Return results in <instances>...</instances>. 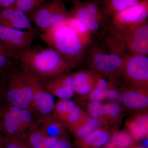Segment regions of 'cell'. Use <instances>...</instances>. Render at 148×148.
<instances>
[{
  "label": "cell",
  "mask_w": 148,
  "mask_h": 148,
  "mask_svg": "<svg viewBox=\"0 0 148 148\" xmlns=\"http://www.w3.org/2000/svg\"><path fill=\"white\" fill-rule=\"evenodd\" d=\"M41 82L48 92L59 99L70 100L75 95L71 72Z\"/></svg>",
  "instance_id": "obj_15"
},
{
  "label": "cell",
  "mask_w": 148,
  "mask_h": 148,
  "mask_svg": "<svg viewBox=\"0 0 148 148\" xmlns=\"http://www.w3.org/2000/svg\"><path fill=\"white\" fill-rule=\"evenodd\" d=\"M37 125L21 136L27 141L32 148H51L56 143L58 139L46 136Z\"/></svg>",
  "instance_id": "obj_22"
},
{
  "label": "cell",
  "mask_w": 148,
  "mask_h": 148,
  "mask_svg": "<svg viewBox=\"0 0 148 148\" xmlns=\"http://www.w3.org/2000/svg\"><path fill=\"white\" fill-rule=\"evenodd\" d=\"M0 86L4 103L37 114L32 88L21 66L19 69L14 67L3 75Z\"/></svg>",
  "instance_id": "obj_4"
},
{
  "label": "cell",
  "mask_w": 148,
  "mask_h": 148,
  "mask_svg": "<svg viewBox=\"0 0 148 148\" xmlns=\"http://www.w3.org/2000/svg\"><path fill=\"white\" fill-rule=\"evenodd\" d=\"M9 55L20 62L40 81L71 73L79 66V64L67 61L51 47L32 48L30 47Z\"/></svg>",
  "instance_id": "obj_1"
},
{
  "label": "cell",
  "mask_w": 148,
  "mask_h": 148,
  "mask_svg": "<svg viewBox=\"0 0 148 148\" xmlns=\"http://www.w3.org/2000/svg\"><path fill=\"white\" fill-rule=\"evenodd\" d=\"M21 66L26 74L32 88L37 114L40 117L51 115L55 105L54 96L46 90L39 79L26 67L21 65Z\"/></svg>",
  "instance_id": "obj_12"
},
{
  "label": "cell",
  "mask_w": 148,
  "mask_h": 148,
  "mask_svg": "<svg viewBox=\"0 0 148 148\" xmlns=\"http://www.w3.org/2000/svg\"><path fill=\"white\" fill-rule=\"evenodd\" d=\"M51 148H74L69 135L58 139L55 145Z\"/></svg>",
  "instance_id": "obj_33"
},
{
  "label": "cell",
  "mask_w": 148,
  "mask_h": 148,
  "mask_svg": "<svg viewBox=\"0 0 148 148\" xmlns=\"http://www.w3.org/2000/svg\"><path fill=\"white\" fill-rule=\"evenodd\" d=\"M72 8L70 16L77 18L84 23L92 35H101L106 33L107 29L90 13L84 2L79 0H71Z\"/></svg>",
  "instance_id": "obj_18"
},
{
  "label": "cell",
  "mask_w": 148,
  "mask_h": 148,
  "mask_svg": "<svg viewBox=\"0 0 148 148\" xmlns=\"http://www.w3.org/2000/svg\"><path fill=\"white\" fill-rule=\"evenodd\" d=\"M119 78L110 79V84L108 80L103 77H98L95 87L88 94L79 97V101L85 100L88 101H101L108 100H117L122 89H119Z\"/></svg>",
  "instance_id": "obj_13"
},
{
  "label": "cell",
  "mask_w": 148,
  "mask_h": 148,
  "mask_svg": "<svg viewBox=\"0 0 148 148\" xmlns=\"http://www.w3.org/2000/svg\"><path fill=\"white\" fill-rule=\"evenodd\" d=\"M119 130L117 126H101L83 138L75 139L74 148H101Z\"/></svg>",
  "instance_id": "obj_17"
},
{
  "label": "cell",
  "mask_w": 148,
  "mask_h": 148,
  "mask_svg": "<svg viewBox=\"0 0 148 148\" xmlns=\"http://www.w3.org/2000/svg\"><path fill=\"white\" fill-rule=\"evenodd\" d=\"M148 18V0H140L135 4L113 14L110 17L107 31L135 27L147 21Z\"/></svg>",
  "instance_id": "obj_8"
},
{
  "label": "cell",
  "mask_w": 148,
  "mask_h": 148,
  "mask_svg": "<svg viewBox=\"0 0 148 148\" xmlns=\"http://www.w3.org/2000/svg\"><path fill=\"white\" fill-rule=\"evenodd\" d=\"M0 148H32L21 136L5 135L0 140Z\"/></svg>",
  "instance_id": "obj_29"
},
{
  "label": "cell",
  "mask_w": 148,
  "mask_h": 148,
  "mask_svg": "<svg viewBox=\"0 0 148 148\" xmlns=\"http://www.w3.org/2000/svg\"><path fill=\"white\" fill-rule=\"evenodd\" d=\"M101 126H103L101 122L86 113L82 122L72 134L75 139H79L90 134Z\"/></svg>",
  "instance_id": "obj_25"
},
{
  "label": "cell",
  "mask_w": 148,
  "mask_h": 148,
  "mask_svg": "<svg viewBox=\"0 0 148 148\" xmlns=\"http://www.w3.org/2000/svg\"><path fill=\"white\" fill-rule=\"evenodd\" d=\"M4 103V102L3 99L2 94L1 91V86H0V108Z\"/></svg>",
  "instance_id": "obj_35"
},
{
  "label": "cell",
  "mask_w": 148,
  "mask_h": 148,
  "mask_svg": "<svg viewBox=\"0 0 148 148\" xmlns=\"http://www.w3.org/2000/svg\"><path fill=\"white\" fill-rule=\"evenodd\" d=\"M118 102L123 107L137 112L148 110V88H123L121 91Z\"/></svg>",
  "instance_id": "obj_14"
},
{
  "label": "cell",
  "mask_w": 148,
  "mask_h": 148,
  "mask_svg": "<svg viewBox=\"0 0 148 148\" xmlns=\"http://www.w3.org/2000/svg\"><path fill=\"white\" fill-rule=\"evenodd\" d=\"M13 60L0 45V78L14 67Z\"/></svg>",
  "instance_id": "obj_32"
},
{
  "label": "cell",
  "mask_w": 148,
  "mask_h": 148,
  "mask_svg": "<svg viewBox=\"0 0 148 148\" xmlns=\"http://www.w3.org/2000/svg\"><path fill=\"white\" fill-rule=\"evenodd\" d=\"M2 132L0 130V140H1L2 138L3 137V136L2 135Z\"/></svg>",
  "instance_id": "obj_38"
},
{
  "label": "cell",
  "mask_w": 148,
  "mask_h": 148,
  "mask_svg": "<svg viewBox=\"0 0 148 148\" xmlns=\"http://www.w3.org/2000/svg\"><path fill=\"white\" fill-rule=\"evenodd\" d=\"M65 21L80 36L87 41L92 42V34L84 23L70 15L65 19Z\"/></svg>",
  "instance_id": "obj_27"
},
{
  "label": "cell",
  "mask_w": 148,
  "mask_h": 148,
  "mask_svg": "<svg viewBox=\"0 0 148 148\" xmlns=\"http://www.w3.org/2000/svg\"><path fill=\"white\" fill-rule=\"evenodd\" d=\"M105 43L108 50L121 56L148 55V21L119 31L106 32Z\"/></svg>",
  "instance_id": "obj_3"
},
{
  "label": "cell",
  "mask_w": 148,
  "mask_h": 148,
  "mask_svg": "<svg viewBox=\"0 0 148 148\" xmlns=\"http://www.w3.org/2000/svg\"><path fill=\"white\" fill-rule=\"evenodd\" d=\"M40 38L66 60L79 64L92 44L75 32L65 19L42 32Z\"/></svg>",
  "instance_id": "obj_2"
},
{
  "label": "cell",
  "mask_w": 148,
  "mask_h": 148,
  "mask_svg": "<svg viewBox=\"0 0 148 148\" xmlns=\"http://www.w3.org/2000/svg\"><path fill=\"white\" fill-rule=\"evenodd\" d=\"M0 25L36 32L28 14L15 6L0 10Z\"/></svg>",
  "instance_id": "obj_16"
},
{
  "label": "cell",
  "mask_w": 148,
  "mask_h": 148,
  "mask_svg": "<svg viewBox=\"0 0 148 148\" xmlns=\"http://www.w3.org/2000/svg\"><path fill=\"white\" fill-rule=\"evenodd\" d=\"M103 104L107 126L110 127V125H117V123L120 122L122 116L123 115L122 106L118 101H111Z\"/></svg>",
  "instance_id": "obj_24"
},
{
  "label": "cell",
  "mask_w": 148,
  "mask_h": 148,
  "mask_svg": "<svg viewBox=\"0 0 148 148\" xmlns=\"http://www.w3.org/2000/svg\"><path fill=\"white\" fill-rule=\"evenodd\" d=\"M75 95L79 97L88 94L94 88L99 75L90 69L71 73Z\"/></svg>",
  "instance_id": "obj_20"
},
{
  "label": "cell",
  "mask_w": 148,
  "mask_h": 148,
  "mask_svg": "<svg viewBox=\"0 0 148 148\" xmlns=\"http://www.w3.org/2000/svg\"><path fill=\"white\" fill-rule=\"evenodd\" d=\"M135 142L125 130H118L101 148H128L135 145Z\"/></svg>",
  "instance_id": "obj_23"
},
{
  "label": "cell",
  "mask_w": 148,
  "mask_h": 148,
  "mask_svg": "<svg viewBox=\"0 0 148 148\" xmlns=\"http://www.w3.org/2000/svg\"><path fill=\"white\" fill-rule=\"evenodd\" d=\"M147 148L146 147H143V146H138L136 145H133L131 146V147H130L129 148Z\"/></svg>",
  "instance_id": "obj_37"
},
{
  "label": "cell",
  "mask_w": 148,
  "mask_h": 148,
  "mask_svg": "<svg viewBox=\"0 0 148 148\" xmlns=\"http://www.w3.org/2000/svg\"><path fill=\"white\" fill-rule=\"evenodd\" d=\"M38 126L42 132L49 138L59 139L68 135L65 125L52 115L40 117Z\"/></svg>",
  "instance_id": "obj_21"
},
{
  "label": "cell",
  "mask_w": 148,
  "mask_h": 148,
  "mask_svg": "<svg viewBox=\"0 0 148 148\" xmlns=\"http://www.w3.org/2000/svg\"><path fill=\"white\" fill-rule=\"evenodd\" d=\"M91 46L84 58H86L88 69L108 79L122 77L123 57L108 49L107 51L97 44Z\"/></svg>",
  "instance_id": "obj_6"
},
{
  "label": "cell",
  "mask_w": 148,
  "mask_h": 148,
  "mask_svg": "<svg viewBox=\"0 0 148 148\" xmlns=\"http://www.w3.org/2000/svg\"><path fill=\"white\" fill-rule=\"evenodd\" d=\"M30 20L42 32L64 21L70 15L64 0L47 1L29 14Z\"/></svg>",
  "instance_id": "obj_7"
},
{
  "label": "cell",
  "mask_w": 148,
  "mask_h": 148,
  "mask_svg": "<svg viewBox=\"0 0 148 148\" xmlns=\"http://www.w3.org/2000/svg\"><path fill=\"white\" fill-rule=\"evenodd\" d=\"M16 0H0V10L15 6Z\"/></svg>",
  "instance_id": "obj_34"
},
{
  "label": "cell",
  "mask_w": 148,
  "mask_h": 148,
  "mask_svg": "<svg viewBox=\"0 0 148 148\" xmlns=\"http://www.w3.org/2000/svg\"><path fill=\"white\" fill-rule=\"evenodd\" d=\"M86 113L90 116L98 120L102 125L108 127L105 119L104 104L99 101H88L86 104Z\"/></svg>",
  "instance_id": "obj_28"
},
{
  "label": "cell",
  "mask_w": 148,
  "mask_h": 148,
  "mask_svg": "<svg viewBox=\"0 0 148 148\" xmlns=\"http://www.w3.org/2000/svg\"><path fill=\"white\" fill-rule=\"evenodd\" d=\"M36 113L4 103L0 108V130L5 135L22 136L38 123Z\"/></svg>",
  "instance_id": "obj_5"
},
{
  "label": "cell",
  "mask_w": 148,
  "mask_h": 148,
  "mask_svg": "<svg viewBox=\"0 0 148 148\" xmlns=\"http://www.w3.org/2000/svg\"><path fill=\"white\" fill-rule=\"evenodd\" d=\"M139 1L140 0H105L101 6L106 15L110 18L114 14L135 4Z\"/></svg>",
  "instance_id": "obj_26"
},
{
  "label": "cell",
  "mask_w": 148,
  "mask_h": 148,
  "mask_svg": "<svg viewBox=\"0 0 148 148\" xmlns=\"http://www.w3.org/2000/svg\"><path fill=\"white\" fill-rule=\"evenodd\" d=\"M36 33L0 25V45L9 55L30 47Z\"/></svg>",
  "instance_id": "obj_10"
},
{
  "label": "cell",
  "mask_w": 148,
  "mask_h": 148,
  "mask_svg": "<svg viewBox=\"0 0 148 148\" xmlns=\"http://www.w3.org/2000/svg\"><path fill=\"white\" fill-rule=\"evenodd\" d=\"M122 77L128 88H148V57L143 54L123 56Z\"/></svg>",
  "instance_id": "obj_9"
},
{
  "label": "cell",
  "mask_w": 148,
  "mask_h": 148,
  "mask_svg": "<svg viewBox=\"0 0 148 148\" xmlns=\"http://www.w3.org/2000/svg\"><path fill=\"white\" fill-rule=\"evenodd\" d=\"M90 13L108 30L110 18L106 15L101 5L92 1L84 2Z\"/></svg>",
  "instance_id": "obj_30"
},
{
  "label": "cell",
  "mask_w": 148,
  "mask_h": 148,
  "mask_svg": "<svg viewBox=\"0 0 148 148\" xmlns=\"http://www.w3.org/2000/svg\"><path fill=\"white\" fill-rule=\"evenodd\" d=\"M86 114L70 99H59L55 103L51 115L61 122L68 131L73 133L83 121Z\"/></svg>",
  "instance_id": "obj_11"
},
{
  "label": "cell",
  "mask_w": 148,
  "mask_h": 148,
  "mask_svg": "<svg viewBox=\"0 0 148 148\" xmlns=\"http://www.w3.org/2000/svg\"><path fill=\"white\" fill-rule=\"evenodd\" d=\"M100 5H101L103 3V2L105 1V0H90Z\"/></svg>",
  "instance_id": "obj_36"
},
{
  "label": "cell",
  "mask_w": 148,
  "mask_h": 148,
  "mask_svg": "<svg viewBox=\"0 0 148 148\" xmlns=\"http://www.w3.org/2000/svg\"><path fill=\"white\" fill-rule=\"evenodd\" d=\"M125 125L135 143L148 138V110L134 113L125 121Z\"/></svg>",
  "instance_id": "obj_19"
},
{
  "label": "cell",
  "mask_w": 148,
  "mask_h": 148,
  "mask_svg": "<svg viewBox=\"0 0 148 148\" xmlns=\"http://www.w3.org/2000/svg\"><path fill=\"white\" fill-rule=\"evenodd\" d=\"M47 1V0H16L14 6L29 14Z\"/></svg>",
  "instance_id": "obj_31"
}]
</instances>
